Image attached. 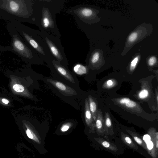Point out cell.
I'll list each match as a JSON object with an SVG mask.
<instances>
[{"label": "cell", "instance_id": "9", "mask_svg": "<svg viewBox=\"0 0 158 158\" xmlns=\"http://www.w3.org/2000/svg\"><path fill=\"white\" fill-rule=\"evenodd\" d=\"M48 67L53 73L58 74L71 83H75L73 73L69 70L68 67L64 66L56 60H53L52 64Z\"/></svg>", "mask_w": 158, "mask_h": 158}, {"label": "cell", "instance_id": "27", "mask_svg": "<svg viewBox=\"0 0 158 158\" xmlns=\"http://www.w3.org/2000/svg\"><path fill=\"white\" fill-rule=\"evenodd\" d=\"M69 128V126L68 124L64 125L62 127L61 130L62 131H65L68 130Z\"/></svg>", "mask_w": 158, "mask_h": 158}, {"label": "cell", "instance_id": "23", "mask_svg": "<svg viewBox=\"0 0 158 158\" xmlns=\"http://www.w3.org/2000/svg\"><path fill=\"white\" fill-rule=\"evenodd\" d=\"M149 95L148 90L143 89L141 90L138 94L139 97L141 99H144L147 98Z\"/></svg>", "mask_w": 158, "mask_h": 158}, {"label": "cell", "instance_id": "2", "mask_svg": "<svg viewBox=\"0 0 158 158\" xmlns=\"http://www.w3.org/2000/svg\"><path fill=\"white\" fill-rule=\"evenodd\" d=\"M11 23L24 40L32 47L39 56L48 65L55 60L45 41L40 35L39 31L21 24L15 20Z\"/></svg>", "mask_w": 158, "mask_h": 158}, {"label": "cell", "instance_id": "3", "mask_svg": "<svg viewBox=\"0 0 158 158\" xmlns=\"http://www.w3.org/2000/svg\"><path fill=\"white\" fill-rule=\"evenodd\" d=\"M7 28L12 38V50L27 62L35 64H43L44 60L24 40L11 22L8 25Z\"/></svg>", "mask_w": 158, "mask_h": 158}, {"label": "cell", "instance_id": "8", "mask_svg": "<svg viewBox=\"0 0 158 158\" xmlns=\"http://www.w3.org/2000/svg\"><path fill=\"white\" fill-rule=\"evenodd\" d=\"M103 53L102 51L100 49H94L90 52L86 60L89 68L92 69H95L104 64Z\"/></svg>", "mask_w": 158, "mask_h": 158}, {"label": "cell", "instance_id": "10", "mask_svg": "<svg viewBox=\"0 0 158 158\" xmlns=\"http://www.w3.org/2000/svg\"><path fill=\"white\" fill-rule=\"evenodd\" d=\"M116 104L126 110L140 113L142 108L137 102L127 98H115L113 100Z\"/></svg>", "mask_w": 158, "mask_h": 158}, {"label": "cell", "instance_id": "1", "mask_svg": "<svg viewBox=\"0 0 158 158\" xmlns=\"http://www.w3.org/2000/svg\"><path fill=\"white\" fill-rule=\"evenodd\" d=\"M65 0H33V24L40 30L60 38L57 25L56 14L64 8Z\"/></svg>", "mask_w": 158, "mask_h": 158}, {"label": "cell", "instance_id": "16", "mask_svg": "<svg viewBox=\"0 0 158 158\" xmlns=\"http://www.w3.org/2000/svg\"><path fill=\"white\" fill-rule=\"evenodd\" d=\"M148 135L153 143L154 148L158 153V132L154 128L152 127L148 131Z\"/></svg>", "mask_w": 158, "mask_h": 158}, {"label": "cell", "instance_id": "12", "mask_svg": "<svg viewBox=\"0 0 158 158\" xmlns=\"http://www.w3.org/2000/svg\"><path fill=\"white\" fill-rule=\"evenodd\" d=\"M95 128L98 135H103L105 133L104 119L100 109L98 110L97 118L95 122Z\"/></svg>", "mask_w": 158, "mask_h": 158}, {"label": "cell", "instance_id": "22", "mask_svg": "<svg viewBox=\"0 0 158 158\" xmlns=\"http://www.w3.org/2000/svg\"><path fill=\"white\" fill-rule=\"evenodd\" d=\"M147 63L149 66L153 67L157 65V57L154 56L148 57Z\"/></svg>", "mask_w": 158, "mask_h": 158}, {"label": "cell", "instance_id": "28", "mask_svg": "<svg viewBox=\"0 0 158 158\" xmlns=\"http://www.w3.org/2000/svg\"><path fill=\"white\" fill-rule=\"evenodd\" d=\"M2 101L3 103L6 104H7L9 103L8 100L5 98L2 99Z\"/></svg>", "mask_w": 158, "mask_h": 158}, {"label": "cell", "instance_id": "19", "mask_svg": "<svg viewBox=\"0 0 158 158\" xmlns=\"http://www.w3.org/2000/svg\"><path fill=\"white\" fill-rule=\"evenodd\" d=\"M126 131L131 136L138 144L147 151L148 149L146 143L140 136L137 133L128 129L126 130Z\"/></svg>", "mask_w": 158, "mask_h": 158}, {"label": "cell", "instance_id": "25", "mask_svg": "<svg viewBox=\"0 0 158 158\" xmlns=\"http://www.w3.org/2000/svg\"><path fill=\"white\" fill-rule=\"evenodd\" d=\"M13 89L15 91L18 92H22L24 90V87L20 85L16 84L13 86Z\"/></svg>", "mask_w": 158, "mask_h": 158}, {"label": "cell", "instance_id": "15", "mask_svg": "<svg viewBox=\"0 0 158 158\" xmlns=\"http://www.w3.org/2000/svg\"><path fill=\"white\" fill-rule=\"evenodd\" d=\"M88 100L89 109L91 113L93 119L95 122L97 116L98 107L96 102L94 99L90 95L88 96Z\"/></svg>", "mask_w": 158, "mask_h": 158}, {"label": "cell", "instance_id": "26", "mask_svg": "<svg viewBox=\"0 0 158 158\" xmlns=\"http://www.w3.org/2000/svg\"><path fill=\"white\" fill-rule=\"evenodd\" d=\"M26 133L29 138L34 140V137L35 136L31 130L27 129L26 131Z\"/></svg>", "mask_w": 158, "mask_h": 158}, {"label": "cell", "instance_id": "11", "mask_svg": "<svg viewBox=\"0 0 158 158\" xmlns=\"http://www.w3.org/2000/svg\"><path fill=\"white\" fill-rule=\"evenodd\" d=\"M47 81L66 95L70 96L77 94L75 90L59 81L48 79Z\"/></svg>", "mask_w": 158, "mask_h": 158}, {"label": "cell", "instance_id": "13", "mask_svg": "<svg viewBox=\"0 0 158 158\" xmlns=\"http://www.w3.org/2000/svg\"><path fill=\"white\" fill-rule=\"evenodd\" d=\"M84 116L85 123L87 125L89 126L91 130L94 131L95 128V123L89 109L87 98H86L85 100Z\"/></svg>", "mask_w": 158, "mask_h": 158}, {"label": "cell", "instance_id": "7", "mask_svg": "<svg viewBox=\"0 0 158 158\" xmlns=\"http://www.w3.org/2000/svg\"><path fill=\"white\" fill-rule=\"evenodd\" d=\"M153 30L150 24L144 23L138 26L127 37L121 56L125 55L135 44L150 35Z\"/></svg>", "mask_w": 158, "mask_h": 158}, {"label": "cell", "instance_id": "6", "mask_svg": "<svg viewBox=\"0 0 158 158\" xmlns=\"http://www.w3.org/2000/svg\"><path fill=\"white\" fill-rule=\"evenodd\" d=\"M66 12L89 25L97 23L100 20L98 15L99 11L87 5L80 4L75 6L68 9Z\"/></svg>", "mask_w": 158, "mask_h": 158}, {"label": "cell", "instance_id": "4", "mask_svg": "<svg viewBox=\"0 0 158 158\" xmlns=\"http://www.w3.org/2000/svg\"><path fill=\"white\" fill-rule=\"evenodd\" d=\"M33 0L0 1V7L10 14L23 18L24 20L33 24L32 6Z\"/></svg>", "mask_w": 158, "mask_h": 158}, {"label": "cell", "instance_id": "17", "mask_svg": "<svg viewBox=\"0 0 158 158\" xmlns=\"http://www.w3.org/2000/svg\"><path fill=\"white\" fill-rule=\"evenodd\" d=\"M102 146L110 151L116 152L118 149L114 144L107 141L102 138L99 137L95 139Z\"/></svg>", "mask_w": 158, "mask_h": 158}, {"label": "cell", "instance_id": "21", "mask_svg": "<svg viewBox=\"0 0 158 158\" xmlns=\"http://www.w3.org/2000/svg\"><path fill=\"white\" fill-rule=\"evenodd\" d=\"M140 57V54L139 53H137L134 56L128 67L130 72H132L134 71Z\"/></svg>", "mask_w": 158, "mask_h": 158}, {"label": "cell", "instance_id": "14", "mask_svg": "<svg viewBox=\"0 0 158 158\" xmlns=\"http://www.w3.org/2000/svg\"><path fill=\"white\" fill-rule=\"evenodd\" d=\"M104 122L105 134L106 135H112L114 134L113 127L110 114L108 112H105V114Z\"/></svg>", "mask_w": 158, "mask_h": 158}, {"label": "cell", "instance_id": "24", "mask_svg": "<svg viewBox=\"0 0 158 158\" xmlns=\"http://www.w3.org/2000/svg\"><path fill=\"white\" fill-rule=\"evenodd\" d=\"M116 84V81L113 79H109L104 83V86L106 88H110L114 87Z\"/></svg>", "mask_w": 158, "mask_h": 158}, {"label": "cell", "instance_id": "20", "mask_svg": "<svg viewBox=\"0 0 158 158\" xmlns=\"http://www.w3.org/2000/svg\"><path fill=\"white\" fill-rule=\"evenodd\" d=\"M88 68V66H85L81 64L78 63L75 65L73 70L77 74L82 75L87 73Z\"/></svg>", "mask_w": 158, "mask_h": 158}, {"label": "cell", "instance_id": "5", "mask_svg": "<svg viewBox=\"0 0 158 158\" xmlns=\"http://www.w3.org/2000/svg\"><path fill=\"white\" fill-rule=\"evenodd\" d=\"M39 34L46 43L55 60L61 64L68 67V60L60 38L44 31H40Z\"/></svg>", "mask_w": 158, "mask_h": 158}, {"label": "cell", "instance_id": "18", "mask_svg": "<svg viewBox=\"0 0 158 158\" xmlns=\"http://www.w3.org/2000/svg\"><path fill=\"white\" fill-rule=\"evenodd\" d=\"M121 137L122 140L125 145L136 150L139 149L136 144L128 135L122 132L121 134Z\"/></svg>", "mask_w": 158, "mask_h": 158}]
</instances>
